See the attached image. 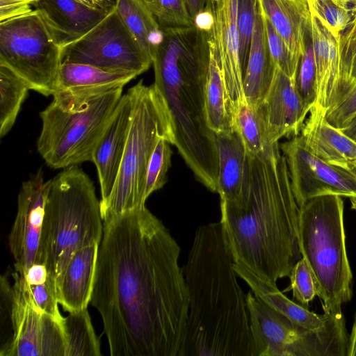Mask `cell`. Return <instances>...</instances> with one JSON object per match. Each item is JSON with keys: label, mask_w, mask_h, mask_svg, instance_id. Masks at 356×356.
<instances>
[{"label": "cell", "mask_w": 356, "mask_h": 356, "mask_svg": "<svg viewBox=\"0 0 356 356\" xmlns=\"http://www.w3.org/2000/svg\"><path fill=\"white\" fill-rule=\"evenodd\" d=\"M179 254L145 206L104 222L91 302L111 355H180L189 295Z\"/></svg>", "instance_id": "obj_1"}, {"label": "cell", "mask_w": 356, "mask_h": 356, "mask_svg": "<svg viewBox=\"0 0 356 356\" xmlns=\"http://www.w3.org/2000/svg\"><path fill=\"white\" fill-rule=\"evenodd\" d=\"M220 210L234 262L275 284L289 276L301 259L299 207L278 142L248 153L241 191L234 200H220Z\"/></svg>", "instance_id": "obj_2"}, {"label": "cell", "mask_w": 356, "mask_h": 356, "mask_svg": "<svg viewBox=\"0 0 356 356\" xmlns=\"http://www.w3.org/2000/svg\"><path fill=\"white\" fill-rule=\"evenodd\" d=\"M220 222L199 227L182 268L189 295L179 356H253L247 295Z\"/></svg>", "instance_id": "obj_3"}, {"label": "cell", "mask_w": 356, "mask_h": 356, "mask_svg": "<svg viewBox=\"0 0 356 356\" xmlns=\"http://www.w3.org/2000/svg\"><path fill=\"white\" fill-rule=\"evenodd\" d=\"M161 30L162 38L152 59L154 85L170 111L174 145L196 179L217 193L216 134L208 126L204 107L209 60L207 33L196 25Z\"/></svg>", "instance_id": "obj_4"}, {"label": "cell", "mask_w": 356, "mask_h": 356, "mask_svg": "<svg viewBox=\"0 0 356 356\" xmlns=\"http://www.w3.org/2000/svg\"><path fill=\"white\" fill-rule=\"evenodd\" d=\"M104 231L100 201L89 176L78 165L62 169L51 179L44 208L38 263L60 278L72 254L99 243Z\"/></svg>", "instance_id": "obj_5"}, {"label": "cell", "mask_w": 356, "mask_h": 356, "mask_svg": "<svg viewBox=\"0 0 356 356\" xmlns=\"http://www.w3.org/2000/svg\"><path fill=\"white\" fill-rule=\"evenodd\" d=\"M298 246L322 301L324 312L341 315L352 298L341 196L313 197L299 207Z\"/></svg>", "instance_id": "obj_6"}, {"label": "cell", "mask_w": 356, "mask_h": 356, "mask_svg": "<svg viewBox=\"0 0 356 356\" xmlns=\"http://www.w3.org/2000/svg\"><path fill=\"white\" fill-rule=\"evenodd\" d=\"M132 97V113L125 150L114 186L100 201L103 222L127 211L145 206L147 165L161 138L175 144L172 119L161 94L154 83L143 80L128 90Z\"/></svg>", "instance_id": "obj_7"}, {"label": "cell", "mask_w": 356, "mask_h": 356, "mask_svg": "<svg viewBox=\"0 0 356 356\" xmlns=\"http://www.w3.org/2000/svg\"><path fill=\"white\" fill-rule=\"evenodd\" d=\"M123 95L120 88L92 99L79 111H65L52 102L41 111L42 129L36 145L46 164L63 169L92 162Z\"/></svg>", "instance_id": "obj_8"}, {"label": "cell", "mask_w": 356, "mask_h": 356, "mask_svg": "<svg viewBox=\"0 0 356 356\" xmlns=\"http://www.w3.org/2000/svg\"><path fill=\"white\" fill-rule=\"evenodd\" d=\"M1 277V356H65L62 322L38 309L22 276L14 270Z\"/></svg>", "instance_id": "obj_9"}, {"label": "cell", "mask_w": 356, "mask_h": 356, "mask_svg": "<svg viewBox=\"0 0 356 356\" xmlns=\"http://www.w3.org/2000/svg\"><path fill=\"white\" fill-rule=\"evenodd\" d=\"M253 356H348L344 317L321 331L305 328L247 294Z\"/></svg>", "instance_id": "obj_10"}, {"label": "cell", "mask_w": 356, "mask_h": 356, "mask_svg": "<svg viewBox=\"0 0 356 356\" xmlns=\"http://www.w3.org/2000/svg\"><path fill=\"white\" fill-rule=\"evenodd\" d=\"M0 64L24 79L30 90L53 95L61 48L36 10L0 22Z\"/></svg>", "instance_id": "obj_11"}, {"label": "cell", "mask_w": 356, "mask_h": 356, "mask_svg": "<svg viewBox=\"0 0 356 356\" xmlns=\"http://www.w3.org/2000/svg\"><path fill=\"white\" fill-rule=\"evenodd\" d=\"M61 63L89 65L105 71L138 76L149 70L152 60L127 28L115 7L86 35L61 48Z\"/></svg>", "instance_id": "obj_12"}, {"label": "cell", "mask_w": 356, "mask_h": 356, "mask_svg": "<svg viewBox=\"0 0 356 356\" xmlns=\"http://www.w3.org/2000/svg\"><path fill=\"white\" fill-rule=\"evenodd\" d=\"M238 0H209L195 24L207 33L209 51L219 65L231 115L247 104L237 29Z\"/></svg>", "instance_id": "obj_13"}, {"label": "cell", "mask_w": 356, "mask_h": 356, "mask_svg": "<svg viewBox=\"0 0 356 356\" xmlns=\"http://www.w3.org/2000/svg\"><path fill=\"white\" fill-rule=\"evenodd\" d=\"M286 158L291 185L298 207L318 196L350 199L356 209V172L331 165L311 152L300 136L280 145Z\"/></svg>", "instance_id": "obj_14"}, {"label": "cell", "mask_w": 356, "mask_h": 356, "mask_svg": "<svg viewBox=\"0 0 356 356\" xmlns=\"http://www.w3.org/2000/svg\"><path fill=\"white\" fill-rule=\"evenodd\" d=\"M51 179L44 181L42 169L22 184L17 215L8 236L14 269L24 274L38 263V250L44 208Z\"/></svg>", "instance_id": "obj_15"}, {"label": "cell", "mask_w": 356, "mask_h": 356, "mask_svg": "<svg viewBox=\"0 0 356 356\" xmlns=\"http://www.w3.org/2000/svg\"><path fill=\"white\" fill-rule=\"evenodd\" d=\"M136 76L133 73L108 72L89 65L61 63L52 102L65 111H79L92 99L123 88Z\"/></svg>", "instance_id": "obj_16"}, {"label": "cell", "mask_w": 356, "mask_h": 356, "mask_svg": "<svg viewBox=\"0 0 356 356\" xmlns=\"http://www.w3.org/2000/svg\"><path fill=\"white\" fill-rule=\"evenodd\" d=\"M256 109L268 144L285 136H298L311 110L300 95L295 79L277 67L267 95Z\"/></svg>", "instance_id": "obj_17"}, {"label": "cell", "mask_w": 356, "mask_h": 356, "mask_svg": "<svg viewBox=\"0 0 356 356\" xmlns=\"http://www.w3.org/2000/svg\"><path fill=\"white\" fill-rule=\"evenodd\" d=\"M132 106L131 95L127 91L94 153L92 162L97 171L100 201L108 197L115 183L129 132Z\"/></svg>", "instance_id": "obj_18"}, {"label": "cell", "mask_w": 356, "mask_h": 356, "mask_svg": "<svg viewBox=\"0 0 356 356\" xmlns=\"http://www.w3.org/2000/svg\"><path fill=\"white\" fill-rule=\"evenodd\" d=\"M33 7L60 48L83 37L110 12L75 0H38Z\"/></svg>", "instance_id": "obj_19"}, {"label": "cell", "mask_w": 356, "mask_h": 356, "mask_svg": "<svg viewBox=\"0 0 356 356\" xmlns=\"http://www.w3.org/2000/svg\"><path fill=\"white\" fill-rule=\"evenodd\" d=\"M309 113L300 135L307 149L331 165L356 172V142L331 125L321 108L314 106Z\"/></svg>", "instance_id": "obj_20"}, {"label": "cell", "mask_w": 356, "mask_h": 356, "mask_svg": "<svg viewBox=\"0 0 356 356\" xmlns=\"http://www.w3.org/2000/svg\"><path fill=\"white\" fill-rule=\"evenodd\" d=\"M311 37L316 75V100L314 106L326 111L335 99L341 86V37L334 35L312 13Z\"/></svg>", "instance_id": "obj_21"}, {"label": "cell", "mask_w": 356, "mask_h": 356, "mask_svg": "<svg viewBox=\"0 0 356 356\" xmlns=\"http://www.w3.org/2000/svg\"><path fill=\"white\" fill-rule=\"evenodd\" d=\"M234 268L240 278L250 286L257 298L292 322L313 331L326 329L340 318L341 315L324 312L317 314L289 299L273 284L256 274L246 266L234 263Z\"/></svg>", "instance_id": "obj_22"}, {"label": "cell", "mask_w": 356, "mask_h": 356, "mask_svg": "<svg viewBox=\"0 0 356 356\" xmlns=\"http://www.w3.org/2000/svg\"><path fill=\"white\" fill-rule=\"evenodd\" d=\"M99 247L95 243L76 251L56 282L58 302L69 313L91 302Z\"/></svg>", "instance_id": "obj_23"}, {"label": "cell", "mask_w": 356, "mask_h": 356, "mask_svg": "<svg viewBox=\"0 0 356 356\" xmlns=\"http://www.w3.org/2000/svg\"><path fill=\"white\" fill-rule=\"evenodd\" d=\"M263 15L282 37L299 62L306 49L311 27L307 0H258Z\"/></svg>", "instance_id": "obj_24"}, {"label": "cell", "mask_w": 356, "mask_h": 356, "mask_svg": "<svg viewBox=\"0 0 356 356\" xmlns=\"http://www.w3.org/2000/svg\"><path fill=\"white\" fill-rule=\"evenodd\" d=\"M277 67L268 47L263 15L257 1L253 31L243 89L248 106L257 107L265 98L273 83Z\"/></svg>", "instance_id": "obj_25"}, {"label": "cell", "mask_w": 356, "mask_h": 356, "mask_svg": "<svg viewBox=\"0 0 356 356\" xmlns=\"http://www.w3.org/2000/svg\"><path fill=\"white\" fill-rule=\"evenodd\" d=\"M215 134L218 156L217 193L220 200H232L241 191L248 152L236 129Z\"/></svg>", "instance_id": "obj_26"}, {"label": "cell", "mask_w": 356, "mask_h": 356, "mask_svg": "<svg viewBox=\"0 0 356 356\" xmlns=\"http://www.w3.org/2000/svg\"><path fill=\"white\" fill-rule=\"evenodd\" d=\"M122 22L152 60L162 38V30L143 0H116Z\"/></svg>", "instance_id": "obj_27"}, {"label": "cell", "mask_w": 356, "mask_h": 356, "mask_svg": "<svg viewBox=\"0 0 356 356\" xmlns=\"http://www.w3.org/2000/svg\"><path fill=\"white\" fill-rule=\"evenodd\" d=\"M204 107L208 126L214 133L234 129L220 69L210 51L204 86Z\"/></svg>", "instance_id": "obj_28"}, {"label": "cell", "mask_w": 356, "mask_h": 356, "mask_svg": "<svg viewBox=\"0 0 356 356\" xmlns=\"http://www.w3.org/2000/svg\"><path fill=\"white\" fill-rule=\"evenodd\" d=\"M65 356L101 355L100 343L87 309L70 312L62 321Z\"/></svg>", "instance_id": "obj_29"}, {"label": "cell", "mask_w": 356, "mask_h": 356, "mask_svg": "<svg viewBox=\"0 0 356 356\" xmlns=\"http://www.w3.org/2000/svg\"><path fill=\"white\" fill-rule=\"evenodd\" d=\"M29 90L24 79L7 66L0 64L1 138L13 127Z\"/></svg>", "instance_id": "obj_30"}, {"label": "cell", "mask_w": 356, "mask_h": 356, "mask_svg": "<svg viewBox=\"0 0 356 356\" xmlns=\"http://www.w3.org/2000/svg\"><path fill=\"white\" fill-rule=\"evenodd\" d=\"M314 14L334 35L341 37L356 15V0H307Z\"/></svg>", "instance_id": "obj_31"}, {"label": "cell", "mask_w": 356, "mask_h": 356, "mask_svg": "<svg viewBox=\"0 0 356 356\" xmlns=\"http://www.w3.org/2000/svg\"><path fill=\"white\" fill-rule=\"evenodd\" d=\"M234 124L249 154H257L270 145L266 142L256 108L250 107L248 104H241L234 113Z\"/></svg>", "instance_id": "obj_32"}, {"label": "cell", "mask_w": 356, "mask_h": 356, "mask_svg": "<svg viewBox=\"0 0 356 356\" xmlns=\"http://www.w3.org/2000/svg\"><path fill=\"white\" fill-rule=\"evenodd\" d=\"M146 3L161 29L195 25L186 0H153Z\"/></svg>", "instance_id": "obj_33"}, {"label": "cell", "mask_w": 356, "mask_h": 356, "mask_svg": "<svg viewBox=\"0 0 356 356\" xmlns=\"http://www.w3.org/2000/svg\"><path fill=\"white\" fill-rule=\"evenodd\" d=\"M355 114L356 78H349L341 81L338 94L325 115L331 125L341 129Z\"/></svg>", "instance_id": "obj_34"}, {"label": "cell", "mask_w": 356, "mask_h": 356, "mask_svg": "<svg viewBox=\"0 0 356 356\" xmlns=\"http://www.w3.org/2000/svg\"><path fill=\"white\" fill-rule=\"evenodd\" d=\"M295 83L305 104L312 108L316 100V75L311 27L307 33L306 49L299 60Z\"/></svg>", "instance_id": "obj_35"}, {"label": "cell", "mask_w": 356, "mask_h": 356, "mask_svg": "<svg viewBox=\"0 0 356 356\" xmlns=\"http://www.w3.org/2000/svg\"><path fill=\"white\" fill-rule=\"evenodd\" d=\"M165 138L157 143L150 157L146 173L145 199L161 188L166 182L167 172L170 166L172 149Z\"/></svg>", "instance_id": "obj_36"}, {"label": "cell", "mask_w": 356, "mask_h": 356, "mask_svg": "<svg viewBox=\"0 0 356 356\" xmlns=\"http://www.w3.org/2000/svg\"><path fill=\"white\" fill-rule=\"evenodd\" d=\"M258 0H238L237 29L240 44V57L245 73L255 23Z\"/></svg>", "instance_id": "obj_37"}, {"label": "cell", "mask_w": 356, "mask_h": 356, "mask_svg": "<svg viewBox=\"0 0 356 356\" xmlns=\"http://www.w3.org/2000/svg\"><path fill=\"white\" fill-rule=\"evenodd\" d=\"M263 18L268 47L275 65L287 76L295 79L299 62L293 57L284 40L264 15Z\"/></svg>", "instance_id": "obj_38"}, {"label": "cell", "mask_w": 356, "mask_h": 356, "mask_svg": "<svg viewBox=\"0 0 356 356\" xmlns=\"http://www.w3.org/2000/svg\"><path fill=\"white\" fill-rule=\"evenodd\" d=\"M21 275L24 286L35 306L42 312L62 322L63 317L58 309L59 302L56 279L49 273L47 280L43 283L30 284L26 282L23 275Z\"/></svg>", "instance_id": "obj_39"}, {"label": "cell", "mask_w": 356, "mask_h": 356, "mask_svg": "<svg viewBox=\"0 0 356 356\" xmlns=\"http://www.w3.org/2000/svg\"><path fill=\"white\" fill-rule=\"evenodd\" d=\"M289 290H292L293 298L306 307L317 295L316 286L312 275L303 259L298 260L293 267L289 276Z\"/></svg>", "instance_id": "obj_40"}, {"label": "cell", "mask_w": 356, "mask_h": 356, "mask_svg": "<svg viewBox=\"0 0 356 356\" xmlns=\"http://www.w3.org/2000/svg\"><path fill=\"white\" fill-rule=\"evenodd\" d=\"M341 81L356 78V24H351L341 38Z\"/></svg>", "instance_id": "obj_41"}, {"label": "cell", "mask_w": 356, "mask_h": 356, "mask_svg": "<svg viewBox=\"0 0 356 356\" xmlns=\"http://www.w3.org/2000/svg\"><path fill=\"white\" fill-rule=\"evenodd\" d=\"M38 0H0V22L27 14Z\"/></svg>", "instance_id": "obj_42"}, {"label": "cell", "mask_w": 356, "mask_h": 356, "mask_svg": "<svg viewBox=\"0 0 356 356\" xmlns=\"http://www.w3.org/2000/svg\"><path fill=\"white\" fill-rule=\"evenodd\" d=\"M22 274V273H21ZM25 280L30 284H38L45 282L49 276L47 267L40 263L34 264L22 274Z\"/></svg>", "instance_id": "obj_43"}, {"label": "cell", "mask_w": 356, "mask_h": 356, "mask_svg": "<svg viewBox=\"0 0 356 356\" xmlns=\"http://www.w3.org/2000/svg\"><path fill=\"white\" fill-rule=\"evenodd\" d=\"M93 9L111 11L115 7L116 0H75Z\"/></svg>", "instance_id": "obj_44"}, {"label": "cell", "mask_w": 356, "mask_h": 356, "mask_svg": "<svg viewBox=\"0 0 356 356\" xmlns=\"http://www.w3.org/2000/svg\"><path fill=\"white\" fill-rule=\"evenodd\" d=\"M186 1L190 14L195 19L196 16L204 10L209 0H186Z\"/></svg>", "instance_id": "obj_45"}, {"label": "cell", "mask_w": 356, "mask_h": 356, "mask_svg": "<svg viewBox=\"0 0 356 356\" xmlns=\"http://www.w3.org/2000/svg\"><path fill=\"white\" fill-rule=\"evenodd\" d=\"M348 356H356V314L352 331L349 336Z\"/></svg>", "instance_id": "obj_46"}, {"label": "cell", "mask_w": 356, "mask_h": 356, "mask_svg": "<svg viewBox=\"0 0 356 356\" xmlns=\"http://www.w3.org/2000/svg\"><path fill=\"white\" fill-rule=\"evenodd\" d=\"M347 136L356 142V114L341 129Z\"/></svg>", "instance_id": "obj_47"}, {"label": "cell", "mask_w": 356, "mask_h": 356, "mask_svg": "<svg viewBox=\"0 0 356 356\" xmlns=\"http://www.w3.org/2000/svg\"><path fill=\"white\" fill-rule=\"evenodd\" d=\"M351 24H356V15L353 21V22Z\"/></svg>", "instance_id": "obj_48"}, {"label": "cell", "mask_w": 356, "mask_h": 356, "mask_svg": "<svg viewBox=\"0 0 356 356\" xmlns=\"http://www.w3.org/2000/svg\"><path fill=\"white\" fill-rule=\"evenodd\" d=\"M143 1H145L146 3H148V2H150V1H152L153 0H143Z\"/></svg>", "instance_id": "obj_49"}]
</instances>
